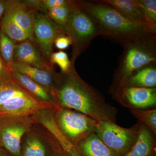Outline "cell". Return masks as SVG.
I'll use <instances>...</instances> for the list:
<instances>
[{
	"label": "cell",
	"instance_id": "obj_1",
	"mask_svg": "<svg viewBox=\"0 0 156 156\" xmlns=\"http://www.w3.org/2000/svg\"><path fill=\"white\" fill-rule=\"evenodd\" d=\"M52 95L57 106L80 112L97 121L116 122L117 109L80 77L75 66L66 72H56Z\"/></svg>",
	"mask_w": 156,
	"mask_h": 156
},
{
	"label": "cell",
	"instance_id": "obj_2",
	"mask_svg": "<svg viewBox=\"0 0 156 156\" xmlns=\"http://www.w3.org/2000/svg\"><path fill=\"white\" fill-rule=\"evenodd\" d=\"M77 2L95 20L102 36L122 47L137 39L156 35L147 27L131 22L103 0Z\"/></svg>",
	"mask_w": 156,
	"mask_h": 156
},
{
	"label": "cell",
	"instance_id": "obj_3",
	"mask_svg": "<svg viewBox=\"0 0 156 156\" xmlns=\"http://www.w3.org/2000/svg\"><path fill=\"white\" fill-rule=\"evenodd\" d=\"M123 48L109 89L111 95L124 87L127 79L136 70L156 63V35L137 39Z\"/></svg>",
	"mask_w": 156,
	"mask_h": 156
},
{
	"label": "cell",
	"instance_id": "obj_4",
	"mask_svg": "<svg viewBox=\"0 0 156 156\" xmlns=\"http://www.w3.org/2000/svg\"><path fill=\"white\" fill-rule=\"evenodd\" d=\"M55 106L38 100L20 86L11 74L0 78V117L32 116Z\"/></svg>",
	"mask_w": 156,
	"mask_h": 156
},
{
	"label": "cell",
	"instance_id": "obj_5",
	"mask_svg": "<svg viewBox=\"0 0 156 156\" xmlns=\"http://www.w3.org/2000/svg\"><path fill=\"white\" fill-rule=\"evenodd\" d=\"M65 34L72 41L70 61L75 66L76 58L89 47L95 38L102 36L98 24L93 17L74 1L65 25Z\"/></svg>",
	"mask_w": 156,
	"mask_h": 156
},
{
	"label": "cell",
	"instance_id": "obj_6",
	"mask_svg": "<svg viewBox=\"0 0 156 156\" xmlns=\"http://www.w3.org/2000/svg\"><path fill=\"white\" fill-rule=\"evenodd\" d=\"M53 118L62 134L75 146L95 133L98 122L80 112L56 105L53 109Z\"/></svg>",
	"mask_w": 156,
	"mask_h": 156
},
{
	"label": "cell",
	"instance_id": "obj_7",
	"mask_svg": "<svg viewBox=\"0 0 156 156\" xmlns=\"http://www.w3.org/2000/svg\"><path fill=\"white\" fill-rule=\"evenodd\" d=\"M138 122L129 128L115 123L98 121L95 133L110 150L114 156H123L134 145L138 136Z\"/></svg>",
	"mask_w": 156,
	"mask_h": 156
},
{
	"label": "cell",
	"instance_id": "obj_8",
	"mask_svg": "<svg viewBox=\"0 0 156 156\" xmlns=\"http://www.w3.org/2000/svg\"><path fill=\"white\" fill-rule=\"evenodd\" d=\"M0 125V144L8 154L21 156L23 136L34 122L31 116H3Z\"/></svg>",
	"mask_w": 156,
	"mask_h": 156
},
{
	"label": "cell",
	"instance_id": "obj_9",
	"mask_svg": "<svg viewBox=\"0 0 156 156\" xmlns=\"http://www.w3.org/2000/svg\"><path fill=\"white\" fill-rule=\"evenodd\" d=\"M63 34L65 33L62 27L47 14L36 12L31 41L49 63L50 56L53 53L54 41L58 36Z\"/></svg>",
	"mask_w": 156,
	"mask_h": 156
},
{
	"label": "cell",
	"instance_id": "obj_10",
	"mask_svg": "<svg viewBox=\"0 0 156 156\" xmlns=\"http://www.w3.org/2000/svg\"><path fill=\"white\" fill-rule=\"evenodd\" d=\"M58 144L50 132L34 123L23 136L21 156H55Z\"/></svg>",
	"mask_w": 156,
	"mask_h": 156
},
{
	"label": "cell",
	"instance_id": "obj_11",
	"mask_svg": "<svg viewBox=\"0 0 156 156\" xmlns=\"http://www.w3.org/2000/svg\"><path fill=\"white\" fill-rule=\"evenodd\" d=\"M112 95L115 100L130 110L156 108V88L125 87Z\"/></svg>",
	"mask_w": 156,
	"mask_h": 156
},
{
	"label": "cell",
	"instance_id": "obj_12",
	"mask_svg": "<svg viewBox=\"0 0 156 156\" xmlns=\"http://www.w3.org/2000/svg\"><path fill=\"white\" fill-rule=\"evenodd\" d=\"M14 62L22 63L53 71V65L48 62L30 39L16 43L14 48Z\"/></svg>",
	"mask_w": 156,
	"mask_h": 156
},
{
	"label": "cell",
	"instance_id": "obj_13",
	"mask_svg": "<svg viewBox=\"0 0 156 156\" xmlns=\"http://www.w3.org/2000/svg\"><path fill=\"white\" fill-rule=\"evenodd\" d=\"M36 12L22 1L10 0L7 1L5 13L28 34L31 40Z\"/></svg>",
	"mask_w": 156,
	"mask_h": 156
},
{
	"label": "cell",
	"instance_id": "obj_14",
	"mask_svg": "<svg viewBox=\"0 0 156 156\" xmlns=\"http://www.w3.org/2000/svg\"><path fill=\"white\" fill-rule=\"evenodd\" d=\"M138 136L134 145L123 156H156L155 134L138 122Z\"/></svg>",
	"mask_w": 156,
	"mask_h": 156
},
{
	"label": "cell",
	"instance_id": "obj_15",
	"mask_svg": "<svg viewBox=\"0 0 156 156\" xmlns=\"http://www.w3.org/2000/svg\"><path fill=\"white\" fill-rule=\"evenodd\" d=\"M103 1L113 7L131 22L146 27L150 29L142 8L140 5L137 0H103Z\"/></svg>",
	"mask_w": 156,
	"mask_h": 156
},
{
	"label": "cell",
	"instance_id": "obj_16",
	"mask_svg": "<svg viewBox=\"0 0 156 156\" xmlns=\"http://www.w3.org/2000/svg\"><path fill=\"white\" fill-rule=\"evenodd\" d=\"M11 69L27 76L52 94L55 83L56 72L54 71H51L16 62H14Z\"/></svg>",
	"mask_w": 156,
	"mask_h": 156
},
{
	"label": "cell",
	"instance_id": "obj_17",
	"mask_svg": "<svg viewBox=\"0 0 156 156\" xmlns=\"http://www.w3.org/2000/svg\"><path fill=\"white\" fill-rule=\"evenodd\" d=\"M11 75L17 83L38 100L48 104L55 105L52 94L44 87L25 75L11 70Z\"/></svg>",
	"mask_w": 156,
	"mask_h": 156
},
{
	"label": "cell",
	"instance_id": "obj_18",
	"mask_svg": "<svg viewBox=\"0 0 156 156\" xmlns=\"http://www.w3.org/2000/svg\"><path fill=\"white\" fill-rule=\"evenodd\" d=\"M125 87L156 88V63L148 65L132 73L126 80Z\"/></svg>",
	"mask_w": 156,
	"mask_h": 156
},
{
	"label": "cell",
	"instance_id": "obj_19",
	"mask_svg": "<svg viewBox=\"0 0 156 156\" xmlns=\"http://www.w3.org/2000/svg\"><path fill=\"white\" fill-rule=\"evenodd\" d=\"M76 147L82 156H114L95 133L87 136Z\"/></svg>",
	"mask_w": 156,
	"mask_h": 156
},
{
	"label": "cell",
	"instance_id": "obj_20",
	"mask_svg": "<svg viewBox=\"0 0 156 156\" xmlns=\"http://www.w3.org/2000/svg\"><path fill=\"white\" fill-rule=\"evenodd\" d=\"M0 28L9 37L17 43L30 39L28 34L5 13L0 23Z\"/></svg>",
	"mask_w": 156,
	"mask_h": 156
},
{
	"label": "cell",
	"instance_id": "obj_21",
	"mask_svg": "<svg viewBox=\"0 0 156 156\" xmlns=\"http://www.w3.org/2000/svg\"><path fill=\"white\" fill-rule=\"evenodd\" d=\"M16 43L0 28V55L10 69L14 63V52Z\"/></svg>",
	"mask_w": 156,
	"mask_h": 156
},
{
	"label": "cell",
	"instance_id": "obj_22",
	"mask_svg": "<svg viewBox=\"0 0 156 156\" xmlns=\"http://www.w3.org/2000/svg\"><path fill=\"white\" fill-rule=\"evenodd\" d=\"M73 1L69 0L65 5L49 9L47 11L46 14L55 23L63 27L67 21Z\"/></svg>",
	"mask_w": 156,
	"mask_h": 156
},
{
	"label": "cell",
	"instance_id": "obj_23",
	"mask_svg": "<svg viewBox=\"0 0 156 156\" xmlns=\"http://www.w3.org/2000/svg\"><path fill=\"white\" fill-rule=\"evenodd\" d=\"M130 111L138 122L147 127L156 135V109H131Z\"/></svg>",
	"mask_w": 156,
	"mask_h": 156
},
{
	"label": "cell",
	"instance_id": "obj_24",
	"mask_svg": "<svg viewBox=\"0 0 156 156\" xmlns=\"http://www.w3.org/2000/svg\"><path fill=\"white\" fill-rule=\"evenodd\" d=\"M142 8L149 27L156 34V0H137Z\"/></svg>",
	"mask_w": 156,
	"mask_h": 156
},
{
	"label": "cell",
	"instance_id": "obj_25",
	"mask_svg": "<svg viewBox=\"0 0 156 156\" xmlns=\"http://www.w3.org/2000/svg\"><path fill=\"white\" fill-rule=\"evenodd\" d=\"M50 63L52 65L57 64L60 67L61 72H67L71 67L70 60L69 58L67 53L63 51L53 52L50 56Z\"/></svg>",
	"mask_w": 156,
	"mask_h": 156
},
{
	"label": "cell",
	"instance_id": "obj_26",
	"mask_svg": "<svg viewBox=\"0 0 156 156\" xmlns=\"http://www.w3.org/2000/svg\"><path fill=\"white\" fill-rule=\"evenodd\" d=\"M57 141L61 149L67 156H82L76 147L72 144L63 136H59Z\"/></svg>",
	"mask_w": 156,
	"mask_h": 156
},
{
	"label": "cell",
	"instance_id": "obj_27",
	"mask_svg": "<svg viewBox=\"0 0 156 156\" xmlns=\"http://www.w3.org/2000/svg\"><path fill=\"white\" fill-rule=\"evenodd\" d=\"M72 45V41L65 34L58 36L54 41V46L58 50H64Z\"/></svg>",
	"mask_w": 156,
	"mask_h": 156
},
{
	"label": "cell",
	"instance_id": "obj_28",
	"mask_svg": "<svg viewBox=\"0 0 156 156\" xmlns=\"http://www.w3.org/2000/svg\"><path fill=\"white\" fill-rule=\"evenodd\" d=\"M11 70L0 55V78L11 74Z\"/></svg>",
	"mask_w": 156,
	"mask_h": 156
},
{
	"label": "cell",
	"instance_id": "obj_29",
	"mask_svg": "<svg viewBox=\"0 0 156 156\" xmlns=\"http://www.w3.org/2000/svg\"><path fill=\"white\" fill-rule=\"evenodd\" d=\"M7 1L0 0V23L2 21L5 12Z\"/></svg>",
	"mask_w": 156,
	"mask_h": 156
},
{
	"label": "cell",
	"instance_id": "obj_30",
	"mask_svg": "<svg viewBox=\"0 0 156 156\" xmlns=\"http://www.w3.org/2000/svg\"><path fill=\"white\" fill-rule=\"evenodd\" d=\"M58 144V143H57ZM55 156H67L64 153V152L61 149L60 146L58 144L57 148H56V154H55Z\"/></svg>",
	"mask_w": 156,
	"mask_h": 156
},
{
	"label": "cell",
	"instance_id": "obj_31",
	"mask_svg": "<svg viewBox=\"0 0 156 156\" xmlns=\"http://www.w3.org/2000/svg\"><path fill=\"white\" fill-rule=\"evenodd\" d=\"M8 154L5 149H3L0 147V156H6Z\"/></svg>",
	"mask_w": 156,
	"mask_h": 156
},
{
	"label": "cell",
	"instance_id": "obj_32",
	"mask_svg": "<svg viewBox=\"0 0 156 156\" xmlns=\"http://www.w3.org/2000/svg\"><path fill=\"white\" fill-rule=\"evenodd\" d=\"M6 156H11V155H9V154H7V155H6Z\"/></svg>",
	"mask_w": 156,
	"mask_h": 156
}]
</instances>
